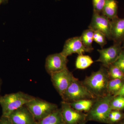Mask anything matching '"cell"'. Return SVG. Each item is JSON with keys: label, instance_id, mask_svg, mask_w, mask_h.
<instances>
[{"label": "cell", "instance_id": "9", "mask_svg": "<svg viewBox=\"0 0 124 124\" xmlns=\"http://www.w3.org/2000/svg\"><path fill=\"white\" fill-rule=\"evenodd\" d=\"M122 50L120 43H116L106 48L98 49L100 55L95 62L101 63L102 66L107 68L116 61Z\"/></svg>", "mask_w": 124, "mask_h": 124}, {"label": "cell", "instance_id": "5", "mask_svg": "<svg viewBox=\"0 0 124 124\" xmlns=\"http://www.w3.org/2000/svg\"><path fill=\"white\" fill-rule=\"evenodd\" d=\"M25 105L37 122L58 108L57 104L35 97Z\"/></svg>", "mask_w": 124, "mask_h": 124}, {"label": "cell", "instance_id": "26", "mask_svg": "<svg viewBox=\"0 0 124 124\" xmlns=\"http://www.w3.org/2000/svg\"><path fill=\"white\" fill-rule=\"evenodd\" d=\"M0 124H13L8 116H2L0 118Z\"/></svg>", "mask_w": 124, "mask_h": 124}, {"label": "cell", "instance_id": "18", "mask_svg": "<svg viewBox=\"0 0 124 124\" xmlns=\"http://www.w3.org/2000/svg\"><path fill=\"white\" fill-rule=\"evenodd\" d=\"M94 31L91 29H86L83 32L82 35L80 36L85 46L91 52L94 49L92 46L94 41Z\"/></svg>", "mask_w": 124, "mask_h": 124}, {"label": "cell", "instance_id": "1", "mask_svg": "<svg viewBox=\"0 0 124 124\" xmlns=\"http://www.w3.org/2000/svg\"><path fill=\"white\" fill-rule=\"evenodd\" d=\"M110 80L107 68L102 66L98 70L86 76L82 82L89 91L97 98L107 94L108 85Z\"/></svg>", "mask_w": 124, "mask_h": 124}, {"label": "cell", "instance_id": "28", "mask_svg": "<svg viewBox=\"0 0 124 124\" xmlns=\"http://www.w3.org/2000/svg\"><path fill=\"white\" fill-rule=\"evenodd\" d=\"M116 124H124V118L122 120Z\"/></svg>", "mask_w": 124, "mask_h": 124}, {"label": "cell", "instance_id": "27", "mask_svg": "<svg viewBox=\"0 0 124 124\" xmlns=\"http://www.w3.org/2000/svg\"><path fill=\"white\" fill-rule=\"evenodd\" d=\"M116 95H120V96L124 97V83L120 91L114 96H116Z\"/></svg>", "mask_w": 124, "mask_h": 124}, {"label": "cell", "instance_id": "14", "mask_svg": "<svg viewBox=\"0 0 124 124\" xmlns=\"http://www.w3.org/2000/svg\"><path fill=\"white\" fill-rule=\"evenodd\" d=\"M117 5L115 0H106L102 13L111 20L117 18Z\"/></svg>", "mask_w": 124, "mask_h": 124}, {"label": "cell", "instance_id": "3", "mask_svg": "<svg viewBox=\"0 0 124 124\" xmlns=\"http://www.w3.org/2000/svg\"><path fill=\"white\" fill-rule=\"evenodd\" d=\"M34 97L22 91L1 96L0 105L2 115L8 117L13 112L25 105Z\"/></svg>", "mask_w": 124, "mask_h": 124}, {"label": "cell", "instance_id": "17", "mask_svg": "<svg viewBox=\"0 0 124 124\" xmlns=\"http://www.w3.org/2000/svg\"><path fill=\"white\" fill-rule=\"evenodd\" d=\"M93 62L92 58L89 55H78L76 60V67L77 69L84 70L91 66Z\"/></svg>", "mask_w": 124, "mask_h": 124}, {"label": "cell", "instance_id": "6", "mask_svg": "<svg viewBox=\"0 0 124 124\" xmlns=\"http://www.w3.org/2000/svg\"><path fill=\"white\" fill-rule=\"evenodd\" d=\"M53 85L60 96L76 79L67 68L50 75Z\"/></svg>", "mask_w": 124, "mask_h": 124}, {"label": "cell", "instance_id": "12", "mask_svg": "<svg viewBox=\"0 0 124 124\" xmlns=\"http://www.w3.org/2000/svg\"><path fill=\"white\" fill-rule=\"evenodd\" d=\"M8 117L13 124H38L25 105L14 111Z\"/></svg>", "mask_w": 124, "mask_h": 124}, {"label": "cell", "instance_id": "16", "mask_svg": "<svg viewBox=\"0 0 124 124\" xmlns=\"http://www.w3.org/2000/svg\"><path fill=\"white\" fill-rule=\"evenodd\" d=\"M38 124H63L61 108H58L46 117L38 121Z\"/></svg>", "mask_w": 124, "mask_h": 124}, {"label": "cell", "instance_id": "20", "mask_svg": "<svg viewBox=\"0 0 124 124\" xmlns=\"http://www.w3.org/2000/svg\"><path fill=\"white\" fill-rule=\"evenodd\" d=\"M107 68L110 79H120L124 80V73L118 67L111 64Z\"/></svg>", "mask_w": 124, "mask_h": 124}, {"label": "cell", "instance_id": "29", "mask_svg": "<svg viewBox=\"0 0 124 124\" xmlns=\"http://www.w3.org/2000/svg\"><path fill=\"white\" fill-rule=\"evenodd\" d=\"M1 85H2V80L0 78V92H1Z\"/></svg>", "mask_w": 124, "mask_h": 124}, {"label": "cell", "instance_id": "2", "mask_svg": "<svg viewBox=\"0 0 124 124\" xmlns=\"http://www.w3.org/2000/svg\"><path fill=\"white\" fill-rule=\"evenodd\" d=\"M113 95L108 93L97 98L90 110L86 113V122L94 121L108 124V117L112 110L110 103Z\"/></svg>", "mask_w": 124, "mask_h": 124}, {"label": "cell", "instance_id": "32", "mask_svg": "<svg viewBox=\"0 0 124 124\" xmlns=\"http://www.w3.org/2000/svg\"></svg>", "mask_w": 124, "mask_h": 124}, {"label": "cell", "instance_id": "25", "mask_svg": "<svg viewBox=\"0 0 124 124\" xmlns=\"http://www.w3.org/2000/svg\"><path fill=\"white\" fill-rule=\"evenodd\" d=\"M124 118V113L121 111L114 110V116L112 124H116Z\"/></svg>", "mask_w": 124, "mask_h": 124}, {"label": "cell", "instance_id": "15", "mask_svg": "<svg viewBox=\"0 0 124 124\" xmlns=\"http://www.w3.org/2000/svg\"><path fill=\"white\" fill-rule=\"evenodd\" d=\"M95 99H83L68 103L75 110L79 111L82 112H84L87 113L93 106Z\"/></svg>", "mask_w": 124, "mask_h": 124}, {"label": "cell", "instance_id": "4", "mask_svg": "<svg viewBox=\"0 0 124 124\" xmlns=\"http://www.w3.org/2000/svg\"><path fill=\"white\" fill-rule=\"evenodd\" d=\"M62 101L70 103L83 99L96 98L76 78L61 96Z\"/></svg>", "mask_w": 124, "mask_h": 124}, {"label": "cell", "instance_id": "13", "mask_svg": "<svg viewBox=\"0 0 124 124\" xmlns=\"http://www.w3.org/2000/svg\"><path fill=\"white\" fill-rule=\"evenodd\" d=\"M111 21V39L116 43H120L124 39V18L117 17Z\"/></svg>", "mask_w": 124, "mask_h": 124}, {"label": "cell", "instance_id": "19", "mask_svg": "<svg viewBox=\"0 0 124 124\" xmlns=\"http://www.w3.org/2000/svg\"><path fill=\"white\" fill-rule=\"evenodd\" d=\"M124 83V80L120 79L110 80L108 85V93L115 96L120 91Z\"/></svg>", "mask_w": 124, "mask_h": 124}, {"label": "cell", "instance_id": "11", "mask_svg": "<svg viewBox=\"0 0 124 124\" xmlns=\"http://www.w3.org/2000/svg\"><path fill=\"white\" fill-rule=\"evenodd\" d=\"M91 51L85 47L82 43L80 37H75L67 40L64 44L61 53L67 57L73 54L78 55L84 54L85 53Z\"/></svg>", "mask_w": 124, "mask_h": 124}, {"label": "cell", "instance_id": "21", "mask_svg": "<svg viewBox=\"0 0 124 124\" xmlns=\"http://www.w3.org/2000/svg\"><path fill=\"white\" fill-rule=\"evenodd\" d=\"M112 110L121 111L124 110V97L120 95L113 96L111 101Z\"/></svg>", "mask_w": 124, "mask_h": 124}, {"label": "cell", "instance_id": "22", "mask_svg": "<svg viewBox=\"0 0 124 124\" xmlns=\"http://www.w3.org/2000/svg\"><path fill=\"white\" fill-rule=\"evenodd\" d=\"M106 37L103 33L99 31L94 32L93 41L99 45L102 48L107 44Z\"/></svg>", "mask_w": 124, "mask_h": 124}, {"label": "cell", "instance_id": "23", "mask_svg": "<svg viewBox=\"0 0 124 124\" xmlns=\"http://www.w3.org/2000/svg\"><path fill=\"white\" fill-rule=\"evenodd\" d=\"M106 0H93V11L99 13L102 12Z\"/></svg>", "mask_w": 124, "mask_h": 124}, {"label": "cell", "instance_id": "7", "mask_svg": "<svg viewBox=\"0 0 124 124\" xmlns=\"http://www.w3.org/2000/svg\"><path fill=\"white\" fill-rule=\"evenodd\" d=\"M61 105L63 124H78L86 122V113L75 110L67 102L62 101Z\"/></svg>", "mask_w": 124, "mask_h": 124}, {"label": "cell", "instance_id": "8", "mask_svg": "<svg viewBox=\"0 0 124 124\" xmlns=\"http://www.w3.org/2000/svg\"><path fill=\"white\" fill-rule=\"evenodd\" d=\"M89 29L94 31H100L108 39H111V20L102 14L93 11Z\"/></svg>", "mask_w": 124, "mask_h": 124}, {"label": "cell", "instance_id": "10", "mask_svg": "<svg viewBox=\"0 0 124 124\" xmlns=\"http://www.w3.org/2000/svg\"><path fill=\"white\" fill-rule=\"evenodd\" d=\"M68 62L67 57H65L61 53L54 54L47 56L45 67L47 73L50 75L52 73L67 68Z\"/></svg>", "mask_w": 124, "mask_h": 124}, {"label": "cell", "instance_id": "24", "mask_svg": "<svg viewBox=\"0 0 124 124\" xmlns=\"http://www.w3.org/2000/svg\"><path fill=\"white\" fill-rule=\"evenodd\" d=\"M112 64L118 67L124 73V50H122L119 57Z\"/></svg>", "mask_w": 124, "mask_h": 124}, {"label": "cell", "instance_id": "31", "mask_svg": "<svg viewBox=\"0 0 124 124\" xmlns=\"http://www.w3.org/2000/svg\"><path fill=\"white\" fill-rule=\"evenodd\" d=\"M4 0H0V5L1 4V3L3 2V1Z\"/></svg>", "mask_w": 124, "mask_h": 124}, {"label": "cell", "instance_id": "30", "mask_svg": "<svg viewBox=\"0 0 124 124\" xmlns=\"http://www.w3.org/2000/svg\"><path fill=\"white\" fill-rule=\"evenodd\" d=\"M86 122V121H85V122H81V123H80V124H85Z\"/></svg>", "mask_w": 124, "mask_h": 124}]
</instances>
